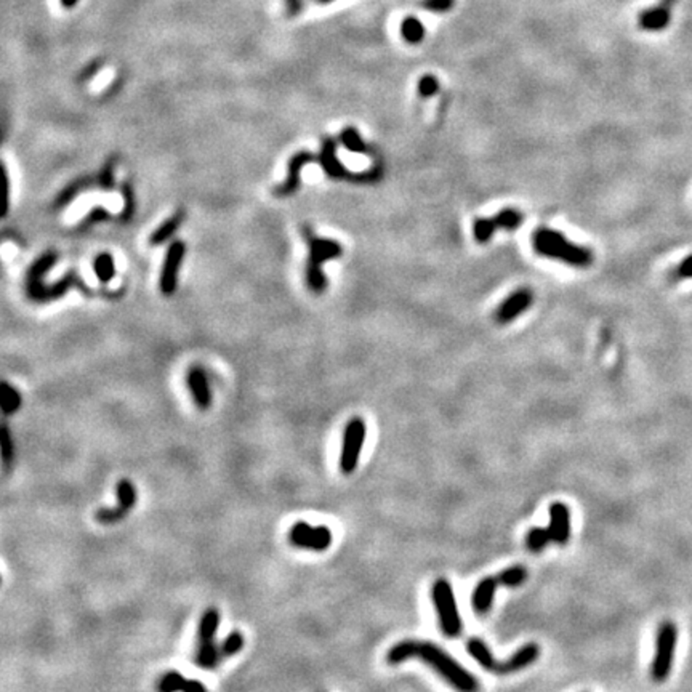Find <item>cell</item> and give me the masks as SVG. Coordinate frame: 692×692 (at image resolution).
<instances>
[{"mask_svg": "<svg viewBox=\"0 0 692 692\" xmlns=\"http://www.w3.org/2000/svg\"><path fill=\"white\" fill-rule=\"evenodd\" d=\"M407 659H420L423 662H426L433 670H436L439 675L446 679L447 683H451L455 689L471 692L476 691L479 688V684L476 681L470 671H466L463 666H461L457 660H454L447 652H444L433 643H426V641H415V639H404L401 643L394 644L391 647L387 662L391 665L401 664Z\"/></svg>", "mask_w": 692, "mask_h": 692, "instance_id": "cell-1", "label": "cell"}, {"mask_svg": "<svg viewBox=\"0 0 692 692\" xmlns=\"http://www.w3.org/2000/svg\"><path fill=\"white\" fill-rule=\"evenodd\" d=\"M532 246L545 258L566 263L574 268H587L593 263L592 250L570 242L560 231L551 228H537L532 236Z\"/></svg>", "mask_w": 692, "mask_h": 692, "instance_id": "cell-2", "label": "cell"}, {"mask_svg": "<svg viewBox=\"0 0 692 692\" xmlns=\"http://www.w3.org/2000/svg\"><path fill=\"white\" fill-rule=\"evenodd\" d=\"M56 260H58V253L55 250H48V252H45L41 258L34 261V265L29 268L28 274H26V293H28V298H31L32 301H37V303H47V301L61 298L63 295H66L69 288H73L74 285H79L83 288L82 281L75 273H68L64 278H61L60 281L51 285L43 284V276L48 273V269L55 265Z\"/></svg>", "mask_w": 692, "mask_h": 692, "instance_id": "cell-3", "label": "cell"}, {"mask_svg": "<svg viewBox=\"0 0 692 692\" xmlns=\"http://www.w3.org/2000/svg\"><path fill=\"white\" fill-rule=\"evenodd\" d=\"M466 649L468 654H470V656L476 660L484 670L496 673V675H510V673L524 670L525 666L534 664L538 659V656H540V646L535 643H528L525 646H523L521 649H518L515 654H513L508 660H505V662H497V660L493 659L489 647H487L484 641L479 638L468 639Z\"/></svg>", "mask_w": 692, "mask_h": 692, "instance_id": "cell-4", "label": "cell"}, {"mask_svg": "<svg viewBox=\"0 0 692 692\" xmlns=\"http://www.w3.org/2000/svg\"><path fill=\"white\" fill-rule=\"evenodd\" d=\"M303 234L310 252L306 261V284L313 292L320 293L327 287V278L323 271L324 263L342 256L343 248L337 241L316 237L310 228L305 229Z\"/></svg>", "mask_w": 692, "mask_h": 692, "instance_id": "cell-5", "label": "cell"}, {"mask_svg": "<svg viewBox=\"0 0 692 692\" xmlns=\"http://www.w3.org/2000/svg\"><path fill=\"white\" fill-rule=\"evenodd\" d=\"M431 596H433L436 611H438L442 633H444L446 636L457 638L461 633V627L463 625H461V619L457 609V602H455L452 585L446 579L436 580L431 589Z\"/></svg>", "mask_w": 692, "mask_h": 692, "instance_id": "cell-6", "label": "cell"}, {"mask_svg": "<svg viewBox=\"0 0 692 692\" xmlns=\"http://www.w3.org/2000/svg\"><path fill=\"white\" fill-rule=\"evenodd\" d=\"M678 628L673 622H664L656 636V654L651 664V678L662 683L670 676L673 659H675Z\"/></svg>", "mask_w": 692, "mask_h": 692, "instance_id": "cell-7", "label": "cell"}, {"mask_svg": "<svg viewBox=\"0 0 692 692\" xmlns=\"http://www.w3.org/2000/svg\"><path fill=\"white\" fill-rule=\"evenodd\" d=\"M365 434H367V428H365V421L361 416H352L346 423L342 452H340V470L343 474H351L357 468L365 442Z\"/></svg>", "mask_w": 692, "mask_h": 692, "instance_id": "cell-8", "label": "cell"}, {"mask_svg": "<svg viewBox=\"0 0 692 692\" xmlns=\"http://www.w3.org/2000/svg\"><path fill=\"white\" fill-rule=\"evenodd\" d=\"M287 538L292 547L313 551H325L333 542L332 530L327 525H313L305 521L295 523Z\"/></svg>", "mask_w": 692, "mask_h": 692, "instance_id": "cell-9", "label": "cell"}, {"mask_svg": "<svg viewBox=\"0 0 692 692\" xmlns=\"http://www.w3.org/2000/svg\"><path fill=\"white\" fill-rule=\"evenodd\" d=\"M524 215L516 209H503L492 218H478L473 223V236L479 243H484L492 239L497 229L515 231L521 226Z\"/></svg>", "mask_w": 692, "mask_h": 692, "instance_id": "cell-10", "label": "cell"}, {"mask_svg": "<svg viewBox=\"0 0 692 692\" xmlns=\"http://www.w3.org/2000/svg\"><path fill=\"white\" fill-rule=\"evenodd\" d=\"M184 253H186V246L183 241H173L169 246V248H167L162 271H160V279H159L160 292L167 295V297L173 295V292L177 290L178 271L179 268H182V263L184 260Z\"/></svg>", "mask_w": 692, "mask_h": 692, "instance_id": "cell-11", "label": "cell"}, {"mask_svg": "<svg viewBox=\"0 0 692 692\" xmlns=\"http://www.w3.org/2000/svg\"><path fill=\"white\" fill-rule=\"evenodd\" d=\"M532 303H534V292L528 287L518 288L497 308L496 320L498 324H510L524 311H528Z\"/></svg>", "mask_w": 692, "mask_h": 692, "instance_id": "cell-12", "label": "cell"}, {"mask_svg": "<svg viewBox=\"0 0 692 692\" xmlns=\"http://www.w3.org/2000/svg\"><path fill=\"white\" fill-rule=\"evenodd\" d=\"M186 384H188L191 397L197 406V409L209 410L214 397H211L209 378L205 375V372L201 365H192V367H189L188 375H186Z\"/></svg>", "mask_w": 692, "mask_h": 692, "instance_id": "cell-13", "label": "cell"}, {"mask_svg": "<svg viewBox=\"0 0 692 692\" xmlns=\"http://www.w3.org/2000/svg\"><path fill=\"white\" fill-rule=\"evenodd\" d=\"M314 159H316V157H314V154L308 152V151H300L297 154H293V156L290 157V160H288V165H287V178H285V182L282 183L281 186H278V188H276V191H274L276 196H278V197H288V196L295 194V192H297L298 188H300V175H301V170H303V167L306 164L313 162Z\"/></svg>", "mask_w": 692, "mask_h": 692, "instance_id": "cell-14", "label": "cell"}, {"mask_svg": "<svg viewBox=\"0 0 692 692\" xmlns=\"http://www.w3.org/2000/svg\"><path fill=\"white\" fill-rule=\"evenodd\" d=\"M319 162L327 177L332 179H348L355 182L356 173H350L346 167L342 164V160L337 156V143L332 138H324L323 146H320Z\"/></svg>", "mask_w": 692, "mask_h": 692, "instance_id": "cell-15", "label": "cell"}, {"mask_svg": "<svg viewBox=\"0 0 692 692\" xmlns=\"http://www.w3.org/2000/svg\"><path fill=\"white\" fill-rule=\"evenodd\" d=\"M675 4L676 0H660L657 6L641 11L638 16L639 28L651 32L664 31L671 21V9Z\"/></svg>", "mask_w": 692, "mask_h": 692, "instance_id": "cell-16", "label": "cell"}, {"mask_svg": "<svg viewBox=\"0 0 692 692\" xmlns=\"http://www.w3.org/2000/svg\"><path fill=\"white\" fill-rule=\"evenodd\" d=\"M550 525L551 538L557 545H566L570 537V511L564 503L556 502L550 506Z\"/></svg>", "mask_w": 692, "mask_h": 692, "instance_id": "cell-17", "label": "cell"}, {"mask_svg": "<svg viewBox=\"0 0 692 692\" xmlns=\"http://www.w3.org/2000/svg\"><path fill=\"white\" fill-rule=\"evenodd\" d=\"M498 585L500 582L497 579V575L486 577V579H483L478 583L471 598V604L474 607V611L478 614H487L491 611L493 596H496V589Z\"/></svg>", "mask_w": 692, "mask_h": 692, "instance_id": "cell-18", "label": "cell"}, {"mask_svg": "<svg viewBox=\"0 0 692 692\" xmlns=\"http://www.w3.org/2000/svg\"><path fill=\"white\" fill-rule=\"evenodd\" d=\"M220 611L215 607L205 609L197 627V646L210 644L216 641V631L220 627Z\"/></svg>", "mask_w": 692, "mask_h": 692, "instance_id": "cell-19", "label": "cell"}, {"mask_svg": "<svg viewBox=\"0 0 692 692\" xmlns=\"http://www.w3.org/2000/svg\"><path fill=\"white\" fill-rule=\"evenodd\" d=\"M183 218H184L183 210H178L177 214H173L170 218H167V220L160 224V226H157V229L150 236V246L157 247L169 241L170 237L175 234V231L182 226Z\"/></svg>", "mask_w": 692, "mask_h": 692, "instance_id": "cell-20", "label": "cell"}, {"mask_svg": "<svg viewBox=\"0 0 692 692\" xmlns=\"http://www.w3.org/2000/svg\"><path fill=\"white\" fill-rule=\"evenodd\" d=\"M96 184V177L95 178H79V179H75V182L70 183L68 188H64L61 192H60V196H58L55 199V209H63V207H66V205L73 201V199L75 196H79L82 191H85L87 188H90V186H95Z\"/></svg>", "mask_w": 692, "mask_h": 692, "instance_id": "cell-21", "label": "cell"}, {"mask_svg": "<svg viewBox=\"0 0 692 692\" xmlns=\"http://www.w3.org/2000/svg\"><path fill=\"white\" fill-rule=\"evenodd\" d=\"M0 407L4 415H13L21 407V394L9 382H4L0 387Z\"/></svg>", "mask_w": 692, "mask_h": 692, "instance_id": "cell-22", "label": "cell"}, {"mask_svg": "<svg viewBox=\"0 0 692 692\" xmlns=\"http://www.w3.org/2000/svg\"><path fill=\"white\" fill-rule=\"evenodd\" d=\"M115 496H117V505L127 511H132L133 506L137 505V489L130 479H120L115 484Z\"/></svg>", "mask_w": 692, "mask_h": 692, "instance_id": "cell-23", "label": "cell"}, {"mask_svg": "<svg viewBox=\"0 0 692 692\" xmlns=\"http://www.w3.org/2000/svg\"><path fill=\"white\" fill-rule=\"evenodd\" d=\"M93 271H95V276L98 278L101 284H108V282H111L112 278L115 276V265H114L112 255L105 252V253H100L98 256H96L95 261H93Z\"/></svg>", "mask_w": 692, "mask_h": 692, "instance_id": "cell-24", "label": "cell"}, {"mask_svg": "<svg viewBox=\"0 0 692 692\" xmlns=\"http://www.w3.org/2000/svg\"><path fill=\"white\" fill-rule=\"evenodd\" d=\"M128 513L122 508V506H105V508H98L95 511V521L101 525H112L117 524L128 516Z\"/></svg>", "mask_w": 692, "mask_h": 692, "instance_id": "cell-25", "label": "cell"}, {"mask_svg": "<svg viewBox=\"0 0 692 692\" xmlns=\"http://www.w3.org/2000/svg\"><path fill=\"white\" fill-rule=\"evenodd\" d=\"M340 141L342 145L348 150L350 152L355 154H364L367 152V146H365V141L362 140L361 135L356 130L355 127H346L343 128V132L340 133Z\"/></svg>", "mask_w": 692, "mask_h": 692, "instance_id": "cell-26", "label": "cell"}, {"mask_svg": "<svg viewBox=\"0 0 692 692\" xmlns=\"http://www.w3.org/2000/svg\"><path fill=\"white\" fill-rule=\"evenodd\" d=\"M401 34L409 43H420L423 41V37H425V28H423V24L419 21V19L410 16L402 21Z\"/></svg>", "mask_w": 692, "mask_h": 692, "instance_id": "cell-27", "label": "cell"}, {"mask_svg": "<svg viewBox=\"0 0 692 692\" xmlns=\"http://www.w3.org/2000/svg\"><path fill=\"white\" fill-rule=\"evenodd\" d=\"M550 542H553L550 529L534 528L528 532V537H525V543H528V548L532 553H540Z\"/></svg>", "mask_w": 692, "mask_h": 692, "instance_id": "cell-28", "label": "cell"}, {"mask_svg": "<svg viewBox=\"0 0 692 692\" xmlns=\"http://www.w3.org/2000/svg\"><path fill=\"white\" fill-rule=\"evenodd\" d=\"M497 579L503 587H519L528 579V570L523 566H511L497 574Z\"/></svg>", "mask_w": 692, "mask_h": 692, "instance_id": "cell-29", "label": "cell"}, {"mask_svg": "<svg viewBox=\"0 0 692 692\" xmlns=\"http://www.w3.org/2000/svg\"><path fill=\"white\" fill-rule=\"evenodd\" d=\"M246 646V638L242 636L241 631H231L226 638H224L220 643V652L221 657H233L237 652H241Z\"/></svg>", "mask_w": 692, "mask_h": 692, "instance_id": "cell-30", "label": "cell"}, {"mask_svg": "<svg viewBox=\"0 0 692 692\" xmlns=\"http://www.w3.org/2000/svg\"><path fill=\"white\" fill-rule=\"evenodd\" d=\"M188 684V678H184L182 673L169 671L160 678L157 683V691L160 692H173V691H184Z\"/></svg>", "mask_w": 692, "mask_h": 692, "instance_id": "cell-31", "label": "cell"}, {"mask_svg": "<svg viewBox=\"0 0 692 692\" xmlns=\"http://www.w3.org/2000/svg\"><path fill=\"white\" fill-rule=\"evenodd\" d=\"M114 169H115V157L108 159L105 167H103L100 172V175L96 177V186H100V188L105 191H111L115 184Z\"/></svg>", "mask_w": 692, "mask_h": 692, "instance_id": "cell-32", "label": "cell"}, {"mask_svg": "<svg viewBox=\"0 0 692 692\" xmlns=\"http://www.w3.org/2000/svg\"><path fill=\"white\" fill-rule=\"evenodd\" d=\"M111 218V214L106 209H103V207H95L92 209L87 214V216L83 218V220L79 223V226H77V229L80 231H87L90 226H93V224L96 223H100V221H105V220H109Z\"/></svg>", "mask_w": 692, "mask_h": 692, "instance_id": "cell-33", "label": "cell"}, {"mask_svg": "<svg viewBox=\"0 0 692 692\" xmlns=\"http://www.w3.org/2000/svg\"><path fill=\"white\" fill-rule=\"evenodd\" d=\"M122 196H124V210L120 214V220L127 223L132 220L135 211V194L130 183H124L122 186Z\"/></svg>", "mask_w": 692, "mask_h": 692, "instance_id": "cell-34", "label": "cell"}, {"mask_svg": "<svg viewBox=\"0 0 692 692\" xmlns=\"http://www.w3.org/2000/svg\"><path fill=\"white\" fill-rule=\"evenodd\" d=\"M416 90H419V95L421 96V98H429V96L438 93L439 82L431 74L421 75L420 80H419V85H416Z\"/></svg>", "mask_w": 692, "mask_h": 692, "instance_id": "cell-35", "label": "cell"}, {"mask_svg": "<svg viewBox=\"0 0 692 692\" xmlns=\"http://www.w3.org/2000/svg\"><path fill=\"white\" fill-rule=\"evenodd\" d=\"M0 447H2V458L4 463L9 465L10 460L15 455V444H13V438L10 434V429L6 425L2 426V436H0Z\"/></svg>", "mask_w": 692, "mask_h": 692, "instance_id": "cell-36", "label": "cell"}, {"mask_svg": "<svg viewBox=\"0 0 692 692\" xmlns=\"http://www.w3.org/2000/svg\"><path fill=\"white\" fill-rule=\"evenodd\" d=\"M455 5V0H423L421 6L433 13L449 11Z\"/></svg>", "mask_w": 692, "mask_h": 692, "instance_id": "cell-37", "label": "cell"}, {"mask_svg": "<svg viewBox=\"0 0 692 692\" xmlns=\"http://www.w3.org/2000/svg\"><path fill=\"white\" fill-rule=\"evenodd\" d=\"M675 274L678 279H692V253L679 263L675 269Z\"/></svg>", "mask_w": 692, "mask_h": 692, "instance_id": "cell-38", "label": "cell"}, {"mask_svg": "<svg viewBox=\"0 0 692 692\" xmlns=\"http://www.w3.org/2000/svg\"><path fill=\"white\" fill-rule=\"evenodd\" d=\"M2 175H4V189H5V205H4V216L6 215V210H9V196H10V188H9V173H6L5 165H2Z\"/></svg>", "mask_w": 692, "mask_h": 692, "instance_id": "cell-39", "label": "cell"}, {"mask_svg": "<svg viewBox=\"0 0 692 692\" xmlns=\"http://www.w3.org/2000/svg\"><path fill=\"white\" fill-rule=\"evenodd\" d=\"M75 2H77V0H63V5H66V6H73Z\"/></svg>", "mask_w": 692, "mask_h": 692, "instance_id": "cell-40", "label": "cell"}]
</instances>
